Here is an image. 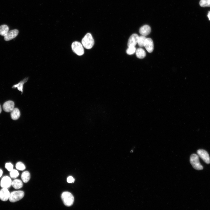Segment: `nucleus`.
I'll return each mask as SVG.
<instances>
[{
	"instance_id": "f257e3e1",
	"label": "nucleus",
	"mask_w": 210,
	"mask_h": 210,
	"mask_svg": "<svg viewBox=\"0 0 210 210\" xmlns=\"http://www.w3.org/2000/svg\"><path fill=\"white\" fill-rule=\"evenodd\" d=\"M81 42L83 46L88 49L91 48L94 44V39L92 34L90 33L85 34L82 38Z\"/></svg>"
},
{
	"instance_id": "f03ea898",
	"label": "nucleus",
	"mask_w": 210,
	"mask_h": 210,
	"mask_svg": "<svg viewBox=\"0 0 210 210\" xmlns=\"http://www.w3.org/2000/svg\"><path fill=\"white\" fill-rule=\"evenodd\" d=\"M61 198L65 206H69L73 204L74 200V197L70 192H63L61 195Z\"/></svg>"
},
{
	"instance_id": "7ed1b4c3",
	"label": "nucleus",
	"mask_w": 210,
	"mask_h": 210,
	"mask_svg": "<svg viewBox=\"0 0 210 210\" xmlns=\"http://www.w3.org/2000/svg\"><path fill=\"white\" fill-rule=\"evenodd\" d=\"M190 162L193 167L197 170L203 169V167L199 161V156L195 154H192L190 157Z\"/></svg>"
},
{
	"instance_id": "20e7f679",
	"label": "nucleus",
	"mask_w": 210,
	"mask_h": 210,
	"mask_svg": "<svg viewBox=\"0 0 210 210\" xmlns=\"http://www.w3.org/2000/svg\"><path fill=\"white\" fill-rule=\"evenodd\" d=\"M83 46L80 43L76 41L72 43L71 47L72 50L75 53L79 56H81L84 52Z\"/></svg>"
},
{
	"instance_id": "39448f33",
	"label": "nucleus",
	"mask_w": 210,
	"mask_h": 210,
	"mask_svg": "<svg viewBox=\"0 0 210 210\" xmlns=\"http://www.w3.org/2000/svg\"><path fill=\"white\" fill-rule=\"evenodd\" d=\"M24 195V192L22 191H14L10 193L9 199L11 202H15L21 199Z\"/></svg>"
},
{
	"instance_id": "423d86ee",
	"label": "nucleus",
	"mask_w": 210,
	"mask_h": 210,
	"mask_svg": "<svg viewBox=\"0 0 210 210\" xmlns=\"http://www.w3.org/2000/svg\"><path fill=\"white\" fill-rule=\"evenodd\" d=\"M197 153L199 156L206 163L209 164L210 163V158L209 155L205 150L200 149L197 151Z\"/></svg>"
},
{
	"instance_id": "0eeeda50",
	"label": "nucleus",
	"mask_w": 210,
	"mask_h": 210,
	"mask_svg": "<svg viewBox=\"0 0 210 210\" xmlns=\"http://www.w3.org/2000/svg\"><path fill=\"white\" fill-rule=\"evenodd\" d=\"M18 31L14 29L9 31L7 34L4 36V39L8 41L12 40L16 37L18 34Z\"/></svg>"
},
{
	"instance_id": "6e6552de",
	"label": "nucleus",
	"mask_w": 210,
	"mask_h": 210,
	"mask_svg": "<svg viewBox=\"0 0 210 210\" xmlns=\"http://www.w3.org/2000/svg\"><path fill=\"white\" fill-rule=\"evenodd\" d=\"M139 37V36L137 34H132L128 39L127 43L128 47H135L138 43Z\"/></svg>"
},
{
	"instance_id": "1a4fd4ad",
	"label": "nucleus",
	"mask_w": 210,
	"mask_h": 210,
	"mask_svg": "<svg viewBox=\"0 0 210 210\" xmlns=\"http://www.w3.org/2000/svg\"><path fill=\"white\" fill-rule=\"evenodd\" d=\"M14 103L12 101L5 102L3 106V109L6 112H11L14 108Z\"/></svg>"
},
{
	"instance_id": "9d476101",
	"label": "nucleus",
	"mask_w": 210,
	"mask_h": 210,
	"mask_svg": "<svg viewBox=\"0 0 210 210\" xmlns=\"http://www.w3.org/2000/svg\"><path fill=\"white\" fill-rule=\"evenodd\" d=\"M10 195L7 188H3L0 190V199L2 201H7L9 199Z\"/></svg>"
},
{
	"instance_id": "9b49d317",
	"label": "nucleus",
	"mask_w": 210,
	"mask_h": 210,
	"mask_svg": "<svg viewBox=\"0 0 210 210\" xmlns=\"http://www.w3.org/2000/svg\"><path fill=\"white\" fill-rule=\"evenodd\" d=\"M144 47L148 52L151 53L153 52L154 49V44L153 41L151 38H146Z\"/></svg>"
},
{
	"instance_id": "f8f14e48",
	"label": "nucleus",
	"mask_w": 210,
	"mask_h": 210,
	"mask_svg": "<svg viewBox=\"0 0 210 210\" xmlns=\"http://www.w3.org/2000/svg\"><path fill=\"white\" fill-rule=\"evenodd\" d=\"M12 181L10 178L7 176H4L1 181V186L3 188H7L11 185Z\"/></svg>"
},
{
	"instance_id": "ddd939ff",
	"label": "nucleus",
	"mask_w": 210,
	"mask_h": 210,
	"mask_svg": "<svg viewBox=\"0 0 210 210\" xmlns=\"http://www.w3.org/2000/svg\"><path fill=\"white\" fill-rule=\"evenodd\" d=\"M151 31V29L150 26L148 25H145L140 28L139 32L142 35L146 36L150 33Z\"/></svg>"
},
{
	"instance_id": "4468645a",
	"label": "nucleus",
	"mask_w": 210,
	"mask_h": 210,
	"mask_svg": "<svg viewBox=\"0 0 210 210\" xmlns=\"http://www.w3.org/2000/svg\"><path fill=\"white\" fill-rule=\"evenodd\" d=\"M20 115V112L19 109L15 108L11 112L10 116L11 118L13 120L18 119Z\"/></svg>"
},
{
	"instance_id": "2eb2a0df",
	"label": "nucleus",
	"mask_w": 210,
	"mask_h": 210,
	"mask_svg": "<svg viewBox=\"0 0 210 210\" xmlns=\"http://www.w3.org/2000/svg\"><path fill=\"white\" fill-rule=\"evenodd\" d=\"M11 185L15 189H19L23 186L22 181L20 179H15L12 182Z\"/></svg>"
},
{
	"instance_id": "dca6fc26",
	"label": "nucleus",
	"mask_w": 210,
	"mask_h": 210,
	"mask_svg": "<svg viewBox=\"0 0 210 210\" xmlns=\"http://www.w3.org/2000/svg\"><path fill=\"white\" fill-rule=\"evenodd\" d=\"M136 55L137 58L143 59L146 56V53L144 49L141 48H137L136 51Z\"/></svg>"
},
{
	"instance_id": "f3484780",
	"label": "nucleus",
	"mask_w": 210,
	"mask_h": 210,
	"mask_svg": "<svg viewBox=\"0 0 210 210\" xmlns=\"http://www.w3.org/2000/svg\"><path fill=\"white\" fill-rule=\"evenodd\" d=\"M8 26L6 24L2 25L0 26V35L4 36L9 31Z\"/></svg>"
},
{
	"instance_id": "a211bd4d",
	"label": "nucleus",
	"mask_w": 210,
	"mask_h": 210,
	"mask_svg": "<svg viewBox=\"0 0 210 210\" xmlns=\"http://www.w3.org/2000/svg\"><path fill=\"white\" fill-rule=\"evenodd\" d=\"M21 177L23 182L26 183L28 182L30 179V174L27 171H24L22 173Z\"/></svg>"
},
{
	"instance_id": "6ab92c4d",
	"label": "nucleus",
	"mask_w": 210,
	"mask_h": 210,
	"mask_svg": "<svg viewBox=\"0 0 210 210\" xmlns=\"http://www.w3.org/2000/svg\"><path fill=\"white\" fill-rule=\"evenodd\" d=\"M146 38L145 36L143 35L139 36L137 43L139 47H142L144 46Z\"/></svg>"
},
{
	"instance_id": "aec40b11",
	"label": "nucleus",
	"mask_w": 210,
	"mask_h": 210,
	"mask_svg": "<svg viewBox=\"0 0 210 210\" xmlns=\"http://www.w3.org/2000/svg\"><path fill=\"white\" fill-rule=\"evenodd\" d=\"M199 4L202 7H210V0H201Z\"/></svg>"
},
{
	"instance_id": "412c9836",
	"label": "nucleus",
	"mask_w": 210,
	"mask_h": 210,
	"mask_svg": "<svg viewBox=\"0 0 210 210\" xmlns=\"http://www.w3.org/2000/svg\"><path fill=\"white\" fill-rule=\"evenodd\" d=\"M26 80L24 79V80L20 81L18 84L14 85L13 86V88H15L17 87L19 91H21L22 93L23 85L25 82H26Z\"/></svg>"
},
{
	"instance_id": "4be33fe9",
	"label": "nucleus",
	"mask_w": 210,
	"mask_h": 210,
	"mask_svg": "<svg viewBox=\"0 0 210 210\" xmlns=\"http://www.w3.org/2000/svg\"><path fill=\"white\" fill-rule=\"evenodd\" d=\"M16 168L20 170H23L25 169V167L24 164L20 162H18L16 164Z\"/></svg>"
},
{
	"instance_id": "5701e85b",
	"label": "nucleus",
	"mask_w": 210,
	"mask_h": 210,
	"mask_svg": "<svg viewBox=\"0 0 210 210\" xmlns=\"http://www.w3.org/2000/svg\"><path fill=\"white\" fill-rule=\"evenodd\" d=\"M136 48L135 47H130L127 49L126 52L129 55H131L134 53L136 51Z\"/></svg>"
},
{
	"instance_id": "b1692460",
	"label": "nucleus",
	"mask_w": 210,
	"mask_h": 210,
	"mask_svg": "<svg viewBox=\"0 0 210 210\" xmlns=\"http://www.w3.org/2000/svg\"><path fill=\"white\" fill-rule=\"evenodd\" d=\"M10 176L13 178H15L17 177L19 175V173L15 169H13L10 171Z\"/></svg>"
},
{
	"instance_id": "393cba45",
	"label": "nucleus",
	"mask_w": 210,
	"mask_h": 210,
	"mask_svg": "<svg viewBox=\"0 0 210 210\" xmlns=\"http://www.w3.org/2000/svg\"><path fill=\"white\" fill-rule=\"evenodd\" d=\"M6 168L9 171H10L13 169V166L10 163H6L5 164Z\"/></svg>"
},
{
	"instance_id": "a878e982",
	"label": "nucleus",
	"mask_w": 210,
	"mask_h": 210,
	"mask_svg": "<svg viewBox=\"0 0 210 210\" xmlns=\"http://www.w3.org/2000/svg\"><path fill=\"white\" fill-rule=\"evenodd\" d=\"M67 182L68 183H73L75 181V179L71 176H69L67 179Z\"/></svg>"
},
{
	"instance_id": "bb28decb",
	"label": "nucleus",
	"mask_w": 210,
	"mask_h": 210,
	"mask_svg": "<svg viewBox=\"0 0 210 210\" xmlns=\"http://www.w3.org/2000/svg\"><path fill=\"white\" fill-rule=\"evenodd\" d=\"M207 16L209 19V20H210V11L209 12L207 15Z\"/></svg>"
},
{
	"instance_id": "cd10ccee",
	"label": "nucleus",
	"mask_w": 210,
	"mask_h": 210,
	"mask_svg": "<svg viewBox=\"0 0 210 210\" xmlns=\"http://www.w3.org/2000/svg\"><path fill=\"white\" fill-rule=\"evenodd\" d=\"M3 174V171L1 169H0V177H1Z\"/></svg>"
},
{
	"instance_id": "c85d7f7f",
	"label": "nucleus",
	"mask_w": 210,
	"mask_h": 210,
	"mask_svg": "<svg viewBox=\"0 0 210 210\" xmlns=\"http://www.w3.org/2000/svg\"><path fill=\"white\" fill-rule=\"evenodd\" d=\"M1 110H2V109H1V105H0V113H1Z\"/></svg>"
}]
</instances>
